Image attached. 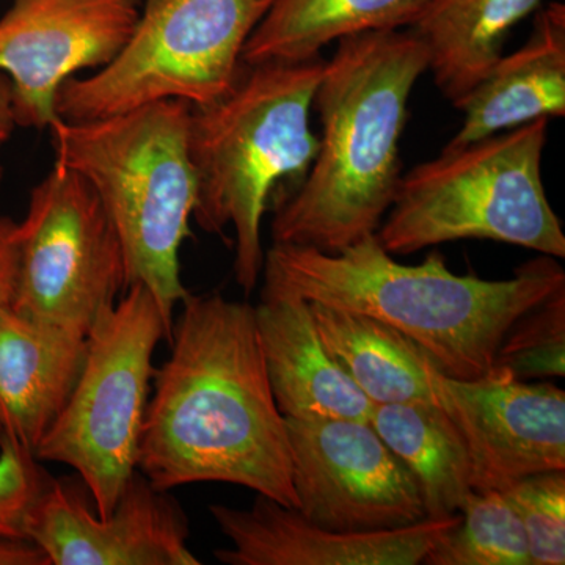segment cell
Segmentation results:
<instances>
[{
    "label": "cell",
    "mask_w": 565,
    "mask_h": 565,
    "mask_svg": "<svg viewBox=\"0 0 565 565\" xmlns=\"http://www.w3.org/2000/svg\"><path fill=\"white\" fill-rule=\"evenodd\" d=\"M84 482L51 479L29 519L28 537L50 565H199L181 504L139 470L99 519Z\"/></svg>",
    "instance_id": "obj_13"
},
{
    "label": "cell",
    "mask_w": 565,
    "mask_h": 565,
    "mask_svg": "<svg viewBox=\"0 0 565 565\" xmlns=\"http://www.w3.org/2000/svg\"><path fill=\"white\" fill-rule=\"evenodd\" d=\"M545 0H427L411 31L427 51V70L456 106L503 55L509 33Z\"/></svg>",
    "instance_id": "obj_18"
},
{
    "label": "cell",
    "mask_w": 565,
    "mask_h": 565,
    "mask_svg": "<svg viewBox=\"0 0 565 565\" xmlns=\"http://www.w3.org/2000/svg\"><path fill=\"white\" fill-rule=\"evenodd\" d=\"M51 479L33 452L0 448V537L29 539L32 509Z\"/></svg>",
    "instance_id": "obj_25"
},
{
    "label": "cell",
    "mask_w": 565,
    "mask_h": 565,
    "mask_svg": "<svg viewBox=\"0 0 565 565\" xmlns=\"http://www.w3.org/2000/svg\"><path fill=\"white\" fill-rule=\"evenodd\" d=\"M255 318L267 377L285 418L370 423L373 401L327 351L308 300L264 285Z\"/></svg>",
    "instance_id": "obj_15"
},
{
    "label": "cell",
    "mask_w": 565,
    "mask_h": 565,
    "mask_svg": "<svg viewBox=\"0 0 565 565\" xmlns=\"http://www.w3.org/2000/svg\"><path fill=\"white\" fill-rule=\"evenodd\" d=\"M427 565H531L522 522L500 490L471 492L460 520L433 546Z\"/></svg>",
    "instance_id": "obj_22"
},
{
    "label": "cell",
    "mask_w": 565,
    "mask_h": 565,
    "mask_svg": "<svg viewBox=\"0 0 565 565\" xmlns=\"http://www.w3.org/2000/svg\"><path fill=\"white\" fill-rule=\"evenodd\" d=\"M263 275L266 286L393 327L440 373L465 381L489 374L512 323L565 286L553 256L530 259L505 280H484L452 274L440 252L416 266L397 263L377 234L338 253L274 244Z\"/></svg>",
    "instance_id": "obj_2"
},
{
    "label": "cell",
    "mask_w": 565,
    "mask_h": 565,
    "mask_svg": "<svg viewBox=\"0 0 565 565\" xmlns=\"http://www.w3.org/2000/svg\"><path fill=\"white\" fill-rule=\"evenodd\" d=\"M427 0H274L250 39L243 63H300L333 41L411 28Z\"/></svg>",
    "instance_id": "obj_19"
},
{
    "label": "cell",
    "mask_w": 565,
    "mask_h": 565,
    "mask_svg": "<svg viewBox=\"0 0 565 565\" xmlns=\"http://www.w3.org/2000/svg\"><path fill=\"white\" fill-rule=\"evenodd\" d=\"M546 118L494 134L401 177L377 234L392 255L487 239L565 258L563 223L546 199Z\"/></svg>",
    "instance_id": "obj_6"
},
{
    "label": "cell",
    "mask_w": 565,
    "mask_h": 565,
    "mask_svg": "<svg viewBox=\"0 0 565 565\" xmlns=\"http://www.w3.org/2000/svg\"><path fill=\"white\" fill-rule=\"evenodd\" d=\"M500 492L525 530L531 565H564L565 470L526 476Z\"/></svg>",
    "instance_id": "obj_24"
},
{
    "label": "cell",
    "mask_w": 565,
    "mask_h": 565,
    "mask_svg": "<svg viewBox=\"0 0 565 565\" xmlns=\"http://www.w3.org/2000/svg\"><path fill=\"white\" fill-rule=\"evenodd\" d=\"M139 17V0H14L0 20V73L10 79L17 125L50 129L62 85L109 65Z\"/></svg>",
    "instance_id": "obj_12"
},
{
    "label": "cell",
    "mask_w": 565,
    "mask_h": 565,
    "mask_svg": "<svg viewBox=\"0 0 565 565\" xmlns=\"http://www.w3.org/2000/svg\"><path fill=\"white\" fill-rule=\"evenodd\" d=\"M297 511L341 531L396 530L427 519L414 475L370 423L285 418Z\"/></svg>",
    "instance_id": "obj_10"
},
{
    "label": "cell",
    "mask_w": 565,
    "mask_h": 565,
    "mask_svg": "<svg viewBox=\"0 0 565 565\" xmlns=\"http://www.w3.org/2000/svg\"><path fill=\"white\" fill-rule=\"evenodd\" d=\"M435 404L467 446L471 487L503 490L526 476L565 470V392L527 384L501 367L482 377L455 379L427 362Z\"/></svg>",
    "instance_id": "obj_11"
},
{
    "label": "cell",
    "mask_w": 565,
    "mask_h": 565,
    "mask_svg": "<svg viewBox=\"0 0 565 565\" xmlns=\"http://www.w3.org/2000/svg\"><path fill=\"white\" fill-rule=\"evenodd\" d=\"M191 106L167 99L99 120L50 126L55 162L79 173L120 237L126 288L143 285L173 330L188 297L181 247L191 233L196 178L189 156Z\"/></svg>",
    "instance_id": "obj_5"
},
{
    "label": "cell",
    "mask_w": 565,
    "mask_h": 565,
    "mask_svg": "<svg viewBox=\"0 0 565 565\" xmlns=\"http://www.w3.org/2000/svg\"><path fill=\"white\" fill-rule=\"evenodd\" d=\"M181 305L172 353L152 373L137 470L162 490L222 482L297 509L255 307L191 292Z\"/></svg>",
    "instance_id": "obj_1"
},
{
    "label": "cell",
    "mask_w": 565,
    "mask_h": 565,
    "mask_svg": "<svg viewBox=\"0 0 565 565\" xmlns=\"http://www.w3.org/2000/svg\"><path fill=\"white\" fill-rule=\"evenodd\" d=\"M326 61L245 65L232 90L192 107L193 217L206 233H236L234 277L250 294L263 274L262 223L274 189L303 180L319 148L310 111Z\"/></svg>",
    "instance_id": "obj_4"
},
{
    "label": "cell",
    "mask_w": 565,
    "mask_h": 565,
    "mask_svg": "<svg viewBox=\"0 0 565 565\" xmlns=\"http://www.w3.org/2000/svg\"><path fill=\"white\" fill-rule=\"evenodd\" d=\"M0 565H50V561L31 539L0 537Z\"/></svg>",
    "instance_id": "obj_27"
},
{
    "label": "cell",
    "mask_w": 565,
    "mask_h": 565,
    "mask_svg": "<svg viewBox=\"0 0 565 565\" xmlns=\"http://www.w3.org/2000/svg\"><path fill=\"white\" fill-rule=\"evenodd\" d=\"M370 424L414 475L427 519L459 514L473 492L470 457L444 408L435 403L375 404Z\"/></svg>",
    "instance_id": "obj_21"
},
{
    "label": "cell",
    "mask_w": 565,
    "mask_h": 565,
    "mask_svg": "<svg viewBox=\"0 0 565 565\" xmlns=\"http://www.w3.org/2000/svg\"><path fill=\"white\" fill-rule=\"evenodd\" d=\"M172 329L147 286L132 285L92 327L84 364L68 401L36 446L40 462L79 475L96 515L110 514L137 470L152 356Z\"/></svg>",
    "instance_id": "obj_8"
},
{
    "label": "cell",
    "mask_w": 565,
    "mask_h": 565,
    "mask_svg": "<svg viewBox=\"0 0 565 565\" xmlns=\"http://www.w3.org/2000/svg\"><path fill=\"white\" fill-rule=\"evenodd\" d=\"M85 351V338L0 310V448L35 455L73 392Z\"/></svg>",
    "instance_id": "obj_17"
},
{
    "label": "cell",
    "mask_w": 565,
    "mask_h": 565,
    "mask_svg": "<svg viewBox=\"0 0 565 565\" xmlns=\"http://www.w3.org/2000/svg\"><path fill=\"white\" fill-rule=\"evenodd\" d=\"M494 366L519 381L564 377L565 286L520 316L505 333Z\"/></svg>",
    "instance_id": "obj_23"
},
{
    "label": "cell",
    "mask_w": 565,
    "mask_h": 565,
    "mask_svg": "<svg viewBox=\"0 0 565 565\" xmlns=\"http://www.w3.org/2000/svg\"><path fill=\"white\" fill-rule=\"evenodd\" d=\"M17 126L10 79L6 74L0 73V147L9 141ZM2 180L3 170L2 167H0V184H2Z\"/></svg>",
    "instance_id": "obj_28"
},
{
    "label": "cell",
    "mask_w": 565,
    "mask_h": 565,
    "mask_svg": "<svg viewBox=\"0 0 565 565\" xmlns=\"http://www.w3.org/2000/svg\"><path fill=\"white\" fill-rule=\"evenodd\" d=\"M455 107L465 118L444 148L448 151L541 118L565 117L564 3L550 2L535 11L526 43L501 55Z\"/></svg>",
    "instance_id": "obj_16"
},
{
    "label": "cell",
    "mask_w": 565,
    "mask_h": 565,
    "mask_svg": "<svg viewBox=\"0 0 565 565\" xmlns=\"http://www.w3.org/2000/svg\"><path fill=\"white\" fill-rule=\"evenodd\" d=\"M429 66L412 31L338 41L313 107L321 137L310 170L275 207L274 244L338 253L375 234L396 196L408 99Z\"/></svg>",
    "instance_id": "obj_3"
},
{
    "label": "cell",
    "mask_w": 565,
    "mask_h": 565,
    "mask_svg": "<svg viewBox=\"0 0 565 565\" xmlns=\"http://www.w3.org/2000/svg\"><path fill=\"white\" fill-rule=\"evenodd\" d=\"M120 237L79 173L55 162L33 188L18 223V275L11 310L87 338L126 291Z\"/></svg>",
    "instance_id": "obj_9"
},
{
    "label": "cell",
    "mask_w": 565,
    "mask_h": 565,
    "mask_svg": "<svg viewBox=\"0 0 565 565\" xmlns=\"http://www.w3.org/2000/svg\"><path fill=\"white\" fill-rule=\"evenodd\" d=\"M274 0H147L120 54L55 96L63 121L99 120L178 99L218 102L239 79L243 51Z\"/></svg>",
    "instance_id": "obj_7"
},
{
    "label": "cell",
    "mask_w": 565,
    "mask_h": 565,
    "mask_svg": "<svg viewBox=\"0 0 565 565\" xmlns=\"http://www.w3.org/2000/svg\"><path fill=\"white\" fill-rule=\"evenodd\" d=\"M18 275V223L0 215V310L13 302Z\"/></svg>",
    "instance_id": "obj_26"
},
{
    "label": "cell",
    "mask_w": 565,
    "mask_h": 565,
    "mask_svg": "<svg viewBox=\"0 0 565 565\" xmlns=\"http://www.w3.org/2000/svg\"><path fill=\"white\" fill-rule=\"evenodd\" d=\"M210 512L232 548L215 550L228 565H416L456 526L459 514L396 530L341 533L316 525L296 508L256 494L248 509L212 504Z\"/></svg>",
    "instance_id": "obj_14"
},
{
    "label": "cell",
    "mask_w": 565,
    "mask_h": 565,
    "mask_svg": "<svg viewBox=\"0 0 565 565\" xmlns=\"http://www.w3.org/2000/svg\"><path fill=\"white\" fill-rule=\"evenodd\" d=\"M310 305L327 351L374 405L435 403L429 355L411 338L370 316Z\"/></svg>",
    "instance_id": "obj_20"
}]
</instances>
